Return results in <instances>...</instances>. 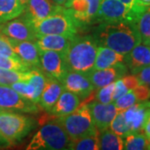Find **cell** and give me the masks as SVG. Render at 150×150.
Returning <instances> with one entry per match:
<instances>
[{
    "instance_id": "6da1fadb",
    "label": "cell",
    "mask_w": 150,
    "mask_h": 150,
    "mask_svg": "<svg viewBox=\"0 0 150 150\" xmlns=\"http://www.w3.org/2000/svg\"><path fill=\"white\" fill-rule=\"evenodd\" d=\"M92 36L98 46L107 47L123 55L142 43L136 23L129 20L100 22Z\"/></svg>"
},
{
    "instance_id": "7a4b0ae2",
    "label": "cell",
    "mask_w": 150,
    "mask_h": 150,
    "mask_svg": "<svg viewBox=\"0 0 150 150\" xmlns=\"http://www.w3.org/2000/svg\"><path fill=\"white\" fill-rule=\"evenodd\" d=\"M98 44L92 35H76L63 54L69 71L88 74L93 69Z\"/></svg>"
},
{
    "instance_id": "3957f363",
    "label": "cell",
    "mask_w": 150,
    "mask_h": 150,
    "mask_svg": "<svg viewBox=\"0 0 150 150\" xmlns=\"http://www.w3.org/2000/svg\"><path fill=\"white\" fill-rule=\"evenodd\" d=\"M29 23L36 33V36L45 34L76 36L83 28L80 23L70 14L66 8L58 13Z\"/></svg>"
},
{
    "instance_id": "277c9868",
    "label": "cell",
    "mask_w": 150,
    "mask_h": 150,
    "mask_svg": "<svg viewBox=\"0 0 150 150\" xmlns=\"http://www.w3.org/2000/svg\"><path fill=\"white\" fill-rule=\"evenodd\" d=\"M70 138L56 120L43 125L30 140L28 150H68Z\"/></svg>"
},
{
    "instance_id": "5b68a950",
    "label": "cell",
    "mask_w": 150,
    "mask_h": 150,
    "mask_svg": "<svg viewBox=\"0 0 150 150\" xmlns=\"http://www.w3.org/2000/svg\"><path fill=\"white\" fill-rule=\"evenodd\" d=\"M71 140L98 134L94 126L88 104L79 105L74 112L55 119Z\"/></svg>"
},
{
    "instance_id": "8992f818",
    "label": "cell",
    "mask_w": 150,
    "mask_h": 150,
    "mask_svg": "<svg viewBox=\"0 0 150 150\" xmlns=\"http://www.w3.org/2000/svg\"><path fill=\"white\" fill-rule=\"evenodd\" d=\"M35 126L36 121L26 115L8 110L0 112V133L13 145L20 143Z\"/></svg>"
},
{
    "instance_id": "52a82bcc",
    "label": "cell",
    "mask_w": 150,
    "mask_h": 150,
    "mask_svg": "<svg viewBox=\"0 0 150 150\" xmlns=\"http://www.w3.org/2000/svg\"><path fill=\"white\" fill-rule=\"evenodd\" d=\"M0 108L13 112L37 113L38 106L20 95L10 86L0 85Z\"/></svg>"
},
{
    "instance_id": "ba28073f",
    "label": "cell",
    "mask_w": 150,
    "mask_h": 150,
    "mask_svg": "<svg viewBox=\"0 0 150 150\" xmlns=\"http://www.w3.org/2000/svg\"><path fill=\"white\" fill-rule=\"evenodd\" d=\"M101 0H72L65 5L70 14L84 27L97 22Z\"/></svg>"
},
{
    "instance_id": "9c48e42d",
    "label": "cell",
    "mask_w": 150,
    "mask_h": 150,
    "mask_svg": "<svg viewBox=\"0 0 150 150\" xmlns=\"http://www.w3.org/2000/svg\"><path fill=\"white\" fill-rule=\"evenodd\" d=\"M64 8L57 5L52 0H28L22 14L26 21L32 23L58 13Z\"/></svg>"
},
{
    "instance_id": "30bf717a",
    "label": "cell",
    "mask_w": 150,
    "mask_h": 150,
    "mask_svg": "<svg viewBox=\"0 0 150 150\" xmlns=\"http://www.w3.org/2000/svg\"><path fill=\"white\" fill-rule=\"evenodd\" d=\"M131 21V8L119 0H101L97 22Z\"/></svg>"
},
{
    "instance_id": "8fae6325",
    "label": "cell",
    "mask_w": 150,
    "mask_h": 150,
    "mask_svg": "<svg viewBox=\"0 0 150 150\" xmlns=\"http://www.w3.org/2000/svg\"><path fill=\"white\" fill-rule=\"evenodd\" d=\"M39 59L40 69L44 74L62 82L69 71L63 54L57 51H39Z\"/></svg>"
},
{
    "instance_id": "7c38bea8",
    "label": "cell",
    "mask_w": 150,
    "mask_h": 150,
    "mask_svg": "<svg viewBox=\"0 0 150 150\" xmlns=\"http://www.w3.org/2000/svg\"><path fill=\"white\" fill-rule=\"evenodd\" d=\"M61 83L65 90L74 93L82 99L90 96L95 89L88 75L75 71H68Z\"/></svg>"
},
{
    "instance_id": "4fadbf2b",
    "label": "cell",
    "mask_w": 150,
    "mask_h": 150,
    "mask_svg": "<svg viewBox=\"0 0 150 150\" xmlns=\"http://www.w3.org/2000/svg\"><path fill=\"white\" fill-rule=\"evenodd\" d=\"M128 72L129 69L126 64L124 63H120L103 69H93L86 74L88 75L94 88L98 89L103 86L114 83L118 79L125 76Z\"/></svg>"
},
{
    "instance_id": "5bb4252c",
    "label": "cell",
    "mask_w": 150,
    "mask_h": 150,
    "mask_svg": "<svg viewBox=\"0 0 150 150\" xmlns=\"http://www.w3.org/2000/svg\"><path fill=\"white\" fill-rule=\"evenodd\" d=\"M0 33L7 37L16 40L35 42L37 39L36 33L33 31L30 23L23 18H15L4 23L0 27Z\"/></svg>"
},
{
    "instance_id": "9a60e30c",
    "label": "cell",
    "mask_w": 150,
    "mask_h": 150,
    "mask_svg": "<svg viewBox=\"0 0 150 150\" xmlns=\"http://www.w3.org/2000/svg\"><path fill=\"white\" fill-rule=\"evenodd\" d=\"M88 107L93 124L98 131L101 132L109 129L110 123L118 112L114 103H101L94 100L88 104Z\"/></svg>"
},
{
    "instance_id": "2e32d148",
    "label": "cell",
    "mask_w": 150,
    "mask_h": 150,
    "mask_svg": "<svg viewBox=\"0 0 150 150\" xmlns=\"http://www.w3.org/2000/svg\"><path fill=\"white\" fill-rule=\"evenodd\" d=\"M11 46L19 58L31 68L40 69L39 50L35 42L21 41L8 37Z\"/></svg>"
},
{
    "instance_id": "e0dca14e",
    "label": "cell",
    "mask_w": 150,
    "mask_h": 150,
    "mask_svg": "<svg viewBox=\"0 0 150 150\" xmlns=\"http://www.w3.org/2000/svg\"><path fill=\"white\" fill-rule=\"evenodd\" d=\"M131 21L136 23L142 43L150 44V6L140 5L135 3L131 8Z\"/></svg>"
},
{
    "instance_id": "ac0fdd59",
    "label": "cell",
    "mask_w": 150,
    "mask_h": 150,
    "mask_svg": "<svg viewBox=\"0 0 150 150\" xmlns=\"http://www.w3.org/2000/svg\"><path fill=\"white\" fill-rule=\"evenodd\" d=\"M64 90V86L60 81L46 74V83L41 93L38 104L44 111L49 112L58 98Z\"/></svg>"
},
{
    "instance_id": "d6986e66",
    "label": "cell",
    "mask_w": 150,
    "mask_h": 150,
    "mask_svg": "<svg viewBox=\"0 0 150 150\" xmlns=\"http://www.w3.org/2000/svg\"><path fill=\"white\" fill-rule=\"evenodd\" d=\"M74 37L60 34L37 35L35 43L39 51H57L64 53Z\"/></svg>"
},
{
    "instance_id": "ffe728a7",
    "label": "cell",
    "mask_w": 150,
    "mask_h": 150,
    "mask_svg": "<svg viewBox=\"0 0 150 150\" xmlns=\"http://www.w3.org/2000/svg\"><path fill=\"white\" fill-rule=\"evenodd\" d=\"M124 64L131 73L150 65V46L141 43L125 55Z\"/></svg>"
},
{
    "instance_id": "44dd1931",
    "label": "cell",
    "mask_w": 150,
    "mask_h": 150,
    "mask_svg": "<svg viewBox=\"0 0 150 150\" xmlns=\"http://www.w3.org/2000/svg\"><path fill=\"white\" fill-rule=\"evenodd\" d=\"M80 100L78 95L64 89L48 113L55 118L67 115L74 112L80 105Z\"/></svg>"
},
{
    "instance_id": "7402d4cb",
    "label": "cell",
    "mask_w": 150,
    "mask_h": 150,
    "mask_svg": "<svg viewBox=\"0 0 150 150\" xmlns=\"http://www.w3.org/2000/svg\"><path fill=\"white\" fill-rule=\"evenodd\" d=\"M147 109L145 102L136 103L123 112L125 120L132 133H142Z\"/></svg>"
},
{
    "instance_id": "603a6c76",
    "label": "cell",
    "mask_w": 150,
    "mask_h": 150,
    "mask_svg": "<svg viewBox=\"0 0 150 150\" xmlns=\"http://www.w3.org/2000/svg\"><path fill=\"white\" fill-rule=\"evenodd\" d=\"M124 59L125 55L119 54L111 48L98 46L93 69H103L120 63H124Z\"/></svg>"
},
{
    "instance_id": "cb8c5ba5",
    "label": "cell",
    "mask_w": 150,
    "mask_h": 150,
    "mask_svg": "<svg viewBox=\"0 0 150 150\" xmlns=\"http://www.w3.org/2000/svg\"><path fill=\"white\" fill-rule=\"evenodd\" d=\"M24 10L18 0H0V27L21 15Z\"/></svg>"
},
{
    "instance_id": "d4e9b609",
    "label": "cell",
    "mask_w": 150,
    "mask_h": 150,
    "mask_svg": "<svg viewBox=\"0 0 150 150\" xmlns=\"http://www.w3.org/2000/svg\"><path fill=\"white\" fill-rule=\"evenodd\" d=\"M98 147L102 150L123 149V139L107 129L98 133Z\"/></svg>"
},
{
    "instance_id": "484cf974",
    "label": "cell",
    "mask_w": 150,
    "mask_h": 150,
    "mask_svg": "<svg viewBox=\"0 0 150 150\" xmlns=\"http://www.w3.org/2000/svg\"><path fill=\"white\" fill-rule=\"evenodd\" d=\"M150 141L143 133H131L123 138V149H149Z\"/></svg>"
},
{
    "instance_id": "4316f807",
    "label": "cell",
    "mask_w": 150,
    "mask_h": 150,
    "mask_svg": "<svg viewBox=\"0 0 150 150\" xmlns=\"http://www.w3.org/2000/svg\"><path fill=\"white\" fill-rule=\"evenodd\" d=\"M30 70L18 71L0 69V85L10 86L12 83L16 82L28 81L30 75Z\"/></svg>"
},
{
    "instance_id": "83f0119b",
    "label": "cell",
    "mask_w": 150,
    "mask_h": 150,
    "mask_svg": "<svg viewBox=\"0 0 150 150\" xmlns=\"http://www.w3.org/2000/svg\"><path fill=\"white\" fill-rule=\"evenodd\" d=\"M98 134L72 140L69 150H98Z\"/></svg>"
},
{
    "instance_id": "f1b7e54d",
    "label": "cell",
    "mask_w": 150,
    "mask_h": 150,
    "mask_svg": "<svg viewBox=\"0 0 150 150\" xmlns=\"http://www.w3.org/2000/svg\"><path fill=\"white\" fill-rule=\"evenodd\" d=\"M109 129L122 138H125L132 132L125 120L123 112H118L110 123Z\"/></svg>"
},
{
    "instance_id": "f546056e",
    "label": "cell",
    "mask_w": 150,
    "mask_h": 150,
    "mask_svg": "<svg viewBox=\"0 0 150 150\" xmlns=\"http://www.w3.org/2000/svg\"><path fill=\"white\" fill-rule=\"evenodd\" d=\"M10 87L12 88H13L15 91L18 92L20 95L38 104L35 89L29 82H28V81L16 82V83H12Z\"/></svg>"
},
{
    "instance_id": "4dcf8cb0",
    "label": "cell",
    "mask_w": 150,
    "mask_h": 150,
    "mask_svg": "<svg viewBox=\"0 0 150 150\" xmlns=\"http://www.w3.org/2000/svg\"><path fill=\"white\" fill-rule=\"evenodd\" d=\"M0 69L18 70V71H28L32 69L29 65L24 63L22 59H15L0 55Z\"/></svg>"
},
{
    "instance_id": "1f68e13d",
    "label": "cell",
    "mask_w": 150,
    "mask_h": 150,
    "mask_svg": "<svg viewBox=\"0 0 150 150\" xmlns=\"http://www.w3.org/2000/svg\"><path fill=\"white\" fill-rule=\"evenodd\" d=\"M113 103L118 112H124L127 108L134 105V103H138V100L134 91L129 90L126 93H124L123 96L118 98V99L115 100Z\"/></svg>"
},
{
    "instance_id": "d6a6232c",
    "label": "cell",
    "mask_w": 150,
    "mask_h": 150,
    "mask_svg": "<svg viewBox=\"0 0 150 150\" xmlns=\"http://www.w3.org/2000/svg\"><path fill=\"white\" fill-rule=\"evenodd\" d=\"M113 90H114V83H109L108 85L98 88L95 97H94V100L101 103H112Z\"/></svg>"
},
{
    "instance_id": "836d02e7",
    "label": "cell",
    "mask_w": 150,
    "mask_h": 150,
    "mask_svg": "<svg viewBox=\"0 0 150 150\" xmlns=\"http://www.w3.org/2000/svg\"><path fill=\"white\" fill-rule=\"evenodd\" d=\"M0 55H4L12 59H21L13 49L8 39V37L1 33H0Z\"/></svg>"
},
{
    "instance_id": "e575fe53",
    "label": "cell",
    "mask_w": 150,
    "mask_h": 150,
    "mask_svg": "<svg viewBox=\"0 0 150 150\" xmlns=\"http://www.w3.org/2000/svg\"><path fill=\"white\" fill-rule=\"evenodd\" d=\"M137 98L138 103L146 102L150 98V88L144 84H139L132 89Z\"/></svg>"
},
{
    "instance_id": "d590c367",
    "label": "cell",
    "mask_w": 150,
    "mask_h": 150,
    "mask_svg": "<svg viewBox=\"0 0 150 150\" xmlns=\"http://www.w3.org/2000/svg\"><path fill=\"white\" fill-rule=\"evenodd\" d=\"M139 79L140 84H144L150 88V65L132 73Z\"/></svg>"
},
{
    "instance_id": "8d00e7d4",
    "label": "cell",
    "mask_w": 150,
    "mask_h": 150,
    "mask_svg": "<svg viewBox=\"0 0 150 150\" xmlns=\"http://www.w3.org/2000/svg\"><path fill=\"white\" fill-rule=\"evenodd\" d=\"M129 91L127 87L123 83L122 78L118 79V80L114 82V90H113V94H112V102L117 100L118 98L123 96L124 93H126Z\"/></svg>"
},
{
    "instance_id": "74e56055",
    "label": "cell",
    "mask_w": 150,
    "mask_h": 150,
    "mask_svg": "<svg viewBox=\"0 0 150 150\" xmlns=\"http://www.w3.org/2000/svg\"><path fill=\"white\" fill-rule=\"evenodd\" d=\"M122 80H123V83L125 84V86L127 87V88L129 90H132L135 88L138 85H139V82L138 78L135 76L134 74H130V75H125L122 78Z\"/></svg>"
},
{
    "instance_id": "f35d334b",
    "label": "cell",
    "mask_w": 150,
    "mask_h": 150,
    "mask_svg": "<svg viewBox=\"0 0 150 150\" xmlns=\"http://www.w3.org/2000/svg\"><path fill=\"white\" fill-rule=\"evenodd\" d=\"M142 133L146 136V138L150 141V108H148L147 112H146V116H145V120L143 129H142Z\"/></svg>"
},
{
    "instance_id": "ab89813d",
    "label": "cell",
    "mask_w": 150,
    "mask_h": 150,
    "mask_svg": "<svg viewBox=\"0 0 150 150\" xmlns=\"http://www.w3.org/2000/svg\"><path fill=\"white\" fill-rule=\"evenodd\" d=\"M12 144L6 138L4 137V135L0 133V149H6L12 146Z\"/></svg>"
},
{
    "instance_id": "60d3db41",
    "label": "cell",
    "mask_w": 150,
    "mask_h": 150,
    "mask_svg": "<svg viewBox=\"0 0 150 150\" xmlns=\"http://www.w3.org/2000/svg\"><path fill=\"white\" fill-rule=\"evenodd\" d=\"M120 2H122L123 4H125V5L127 6L128 8H133V6L135 4V3H136V0H119Z\"/></svg>"
},
{
    "instance_id": "b9f144b4",
    "label": "cell",
    "mask_w": 150,
    "mask_h": 150,
    "mask_svg": "<svg viewBox=\"0 0 150 150\" xmlns=\"http://www.w3.org/2000/svg\"><path fill=\"white\" fill-rule=\"evenodd\" d=\"M136 4L140 5L150 6V0H136Z\"/></svg>"
},
{
    "instance_id": "7bdbcfd3",
    "label": "cell",
    "mask_w": 150,
    "mask_h": 150,
    "mask_svg": "<svg viewBox=\"0 0 150 150\" xmlns=\"http://www.w3.org/2000/svg\"><path fill=\"white\" fill-rule=\"evenodd\" d=\"M52 1L54 2V4H56L57 5L63 6V7H64L68 0H52Z\"/></svg>"
},
{
    "instance_id": "ee69618b",
    "label": "cell",
    "mask_w": 150,
    "mask_h": 150,
    "mask_svg": "<svg viewBox=\"0 0 150 150\" xmlns=\"http://www.w3.org/2000/svg\"><path fill=\"white\" fill-rule=\"evenodd\" d=\"M18 2H19V4H20L23 7V8H24L26 4H27V3L28 2V0H18Z\"/></svg>"
},
{
    "instance_id": "f6af8a7d",
    "label": "cell",
    "mask_w": 150,
    "mask_h": 150,
    "mask_svg": "<svg viewBox=\"0 0 150 150\" xmlns=\"http://www.w3.org/2000/svg\"><path fill=\"white\" fill-rule=\"evenodd\" d=\"M146 103V105H147V107L150 108V102H145Z\"/></svg>"
},
{
    "instance_id": "bcb514c9",
    "label": "cell",
    "mask_w": 150,
    "mask_h": 150,
    "mask_svg": "<svg viewBox=\"0 0 150 150\" xmlns=\"http://www.w3.org/2000/svg\"><path fill=\"white\" fill-rule=\"evenodd\" d=\"M70 1H72V0H68V1H67V3H66V4H69ZM66 4H65V5H66ZM64 7H65V6H64Z\"/></svg>"
},
{
    "instance_id": "7dc6e473",
    "label": "cell",
    "mask_w": 150,
    "mask_h": 150,
    "mask_svg": "<svg viewBox=\"0 0 150 150\" xmlns=\"http://www.w3.org/2000/svg\"><path fill=\"white\" fill-rule=\"evenodd\" d=\"M3 110H4V109H3V108H0V112H1V111H3Z\"/></svg>"
},
{
    "instance_id": "c3c4849f",
    "label": "cell",
    "mask_w": 150,
    "mask_h": 150,
    "mask_svg": "<svg viewBox=\"0 0 150 150\" xmlns=\"http://www.w3.org/2000/svg\"><path fill=\"white\" fill-rule=\"evenodd\" d=\"M149 149H150V143H149Z\"/></svg>"
},
{
    "instance_id": "681fc988",
    "label": "cell",
    "mask_w": 150,
    "mask_h": 150,
    "mask_svg": "<svg viewBox=\"0 0 150 150\" xmlns=\"http://www.w3.org/2000/svg\"><path fill=\"white\" fill-rule=\"evenodd\" d=\"M149 46H150V44H149Z\"/></svg>"
}]
</instances>
